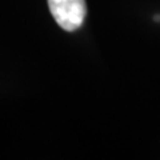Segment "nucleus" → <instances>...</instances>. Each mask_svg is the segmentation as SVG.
Returning <instances> with one entry per match:
<instances>
[{"label":"nucleus","instance_id":"nucleus-1","mask_svg":"<svg viewBox=\"0 0 160 160\" xmlns=\"http://www.w3.org/2000/svg\"><path fill=\"white\" fill-rule=\"evenodd\" d=\"M48 7L55 22L64 31L80 28L87 13L86 0H48Z\"/></svg>","mask_w":160,"mask_h":160}]
</instances>
